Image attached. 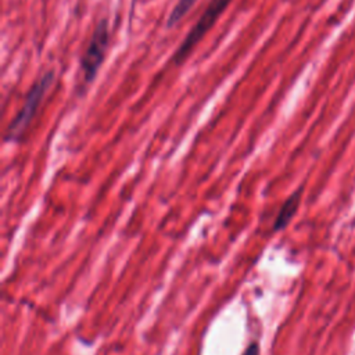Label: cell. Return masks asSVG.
Instances as JSON below:
<instances>
[{"instance_id": "obj_2", "label": "cell", "mask_w": 355, "mask_h": 355, "mask_svg": "<svg viewBox=\"0 0 355 355\" xmlns=\"http://www.w3.org/2000/svg\"><path fill=\"white\" fill-rule=\"evenodd\" d=\"M108 42H110L108 24L105 19H103L97 24L96 29L93 31L89 44L79 61V76L82 82L80 89H83L85 86L90 85L94 80L100 69V65L104 61L105 51L108 49Z\"/></svg>"}, {"instance_id": "obj_4", "label": "cell", "mask_w": 355, "mask_h": 355, "mask_svg": "<svg viewBox=\"0 0 355 355\" xmlns=\"http://www.w3.org/2000/svg\"><path fill=\"white\" fill-rule=\"evenodd\" d=\"M302 190L304 187H298L295 191H293L286 200L282 204L277 215H276V219L273 222V230L275 232H279V230H283L290 222L291 219L294 218V215L297 214L298 208H300V202H301V197H302Z\"/></svg>"}, {"instance_id": "obj_6", "label": "cell", "mask_w": 355, "mask_h": 355, "mask_svg": "<svg viewBox=\"0 0 355 355\" xmlns=\"http://www.w3.org/2000/svg\"><path fill=\"white\" fill-rule=\"evenodd\" d=\"M241 355H261V348H259V344L258 341H252Z\"/></svg>"}, {"instance_id": "obj_3", "label": "cell", "mask_w": 355, "mask_h": 355, "mask_svg": "<svg viewBox=\"0 0 355 355\" xmlns=\"http://www.w3.org/2000/svg\"><path fill=\"white\" fill-rule=\"evenodd\" d=\"M232 0H211L207 8L204 10L202 15L198 18L196 25L190 29V32L186 35L180 46L176 49V51L172 55V61L179 65L182 64L190 54V51L196 47V44L204 37V35L212 28V25L216 22L219 15L223 12V10L230 4Z\"/></svg>"}, {"instance_id": "obj_5", "label": "cell", "mask_w": 355, "mask_h": 355, "mask_svg": "<svg viewBox=\"0 0 355 355\" xmlns=\"http://www.w3.org/2000/svg\"><path fill=\"white\" fill-rule=\"evenodd\" d=\"M194 3H196V0H179L166 19V26L168 28L175 26L187 14V11L193 7Z\"/></svg>"}, {"instance_id": "obj_1", "label": "cell", "mask_w": 355, "mask_h": 355, "mask_svg": "<svg viewBox=\"0 0 355 355\" xmlns=\"http://www.w3.org/2000/svg\"><path fill=\"white\" fill-rule=\"evenodd\" d=\"M53 82H54V72L47 71L32 85L31 90L25 97L22 108L19 110L17 116L11 121V123L7 128L6 141H18L22 137V135L31 125L33 116L36 115V111L43 97L49 90V87L53 85Z\"/></svg>"}]
</instances>
